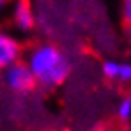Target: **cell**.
<instances>
[{"instance_id": "obj_1", "label": "cell", "mask_w": 131, "mask_h": 131, "mask_svg": "<svg viewBox=\"0 0 131 131\" xmlns=\"http://www.w3.org/2000/svg\"><path fill=\"white\" fill-rule=\"evenodd\" d=\"M23 61L33 75L35 84L47 91L63 86L72 73L68 56L51 42H39L28 47Z\"/></svg>"}, {"instance_id": "obj_2", "label": "cell", "mask_w": 131, "mask_h": 131, "mask_svg": "<svg viewBox=\"0 0 131 131\" xmlns=\"http://www.w3.org/2000/svg\"><path fill=\"white\" fill-rule=\"evenodd\" d=\"M0 82L4 84V88L7 91H10L12 94H19V96L30 94L31 91L37 88L33 75L30 73L28 67L25 65L23 60L18 61L16 65H10L9 68H5L2 72L0 73Z\"/></svg>"}, {"instance_id": "obj_3", "label": "cell", "mask_w": 131, "mask_h": 131, "mask_svg": "<svg viewBox=\"0 0 131 131\" xmlns=\"http://www.w3.org/2000/svg\"><path fill=\"white\" fill-rule=\"evenodd\" d=\"M23 46L21 40L10 31L0 28V73L23 60Z\"/></svg>"}, {"instance_id": "obj_4", "label": "cell", "mask_w": 131, "mask_h": 131, "mask_svg": "<svg viewBox=\"0 0 131 131\" xmlns=\"http://www.w3.org/2000/svg\"><path fill=\"white\" fill-rule=\"evenodd\" d=\"M10 25L19 33H30L37 26L35 10L28 2H16L10 9Z\"/></svg>"}, {"instance_id": "obj_5", "label": "cell", "mask_w": 131, "mask_h": 131, "mask_svg": "<svg viewBox=\"0 0 131 131\" xmlns=\"http://www.w3.org/2000/svg\"><path fill=\"white\" fill-rule=\"evenodd\" d=\"M119 63L121 61L117 60H105L101 63V73H103V77L105 79H108V81H117V73H119Z\"/></svg>"}, {"instance_id": "obj_6", "label": "cell", "mask_w": 131, "mask_h": 131, "mask_svg": "<svg viewBox=\"0 0 131 131\" xmlns=\"http://www.w3.org/2000/svg\"><path fill=\"white\" fill-rule=\"evenodd\" d=\"M117 117L124 122L131 119V94H126L119 101V105H117Z\"/></svg>"}, {"instance_id": "obj_7", "label": "cell", "mask_w": 131, "mask_h": 131, "mask_svg": "<svg viewBox=\"0 0 131 131\" xmlns=\"http://www.w3.org/2000/svg\"><path fill=\"white\" fill-rule=\"evenodd\" d=\"M119 84H128L131 82V63L129 61H121L119 63V73H117V81Z\"/></svg>"}, {"instance_id": "obj_8", "label": "cell", "mask_w": 131, "mask_h": 131, "mask_svg": "<svg viewBox=\"0 0 131 131\" xmlns=\"http://www.w3.org/2000/svg\"><path fill=\"white\" fill-rule=\"evenodd\" d=\"M121 18H122L124 26L131 31V0L122 2V5H121Z\"/></svg>"}, {"instance_id": "obj_9", "label": "cell", "mask_w": 131, "mask_h": 131, "mask_svg": "<svg viewBox=\"0 0 131 131\" xmlns=\"http://www.w3.org/2000/svg\"><path fill=\"white\" fill-rule=\"evenodd\" d=\"M7 7H9V2H5V0H0V18L7 12Z\"/></svg>"}]
</instances>
